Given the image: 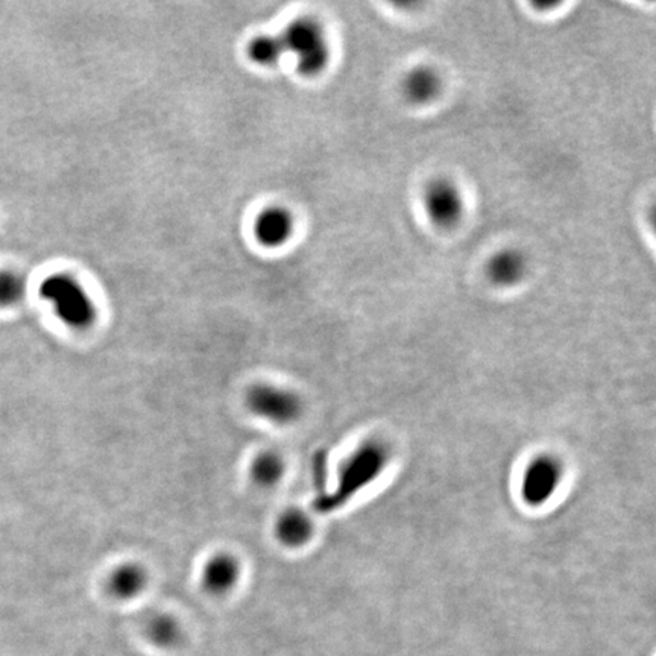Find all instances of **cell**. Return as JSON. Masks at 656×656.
Returning <instances> with one entry per match:
<instances>
[{
    "mask_svg": "<svg viewBox=\"0 0 656 656\" xmlns=\"http://www.w3.org/2000/svg\"><path fill=\"white\" fill-rule=\"evenodd\" d=\"M26 295V280L19 272L0 271V307L19 305Z\"/></svg>",
    "mask_w": 656,
    "mask_h": 656,
    "instance_id": "obj_15",
    "label": "cell"
},
{
    "mask_svg": "<svg viewBox=\"0 0 656 656\" xmlns=\"http://www.w3.org/2000/svg\"><path fill=\"white\" fill-rule=\"evenodd\" d=\"M486 278L499 287H512L526 278L529 260L521 249L514 247L501 248L486 260Z\"/></svg>",
    "mask_w": 656,
    "mask_h": 656,
    "instance_id": "obj_6",
    "label": "cell"
},
{
    "mask_svg": "<svg viewBox=\"0 0 656 656\" xmlns=\"http://www.w3.org/2000/svg\"><path fill=\"white\" fill-rule=\"evenodd\" d=\"M276 537L287 546H301L312 533V524L307 515L296 509H290L281 515L276 526Z\"/></svg>",
    "mask_w": 656,
    "mask_h": 656,
    "instance_id": "obj_10",
    "label": "cell"
},
{
    "mask_svg": "<svg viewBox=\"0 0 656 656\" xmlns=\"http://www.w3.org/2000/svg\"><path fill=\"white\" fill-rule=\"evenodd\" d=\"M399 89L409 104L417 107L432 104L443 93V75L430 64H417L403 75Z\"/></svg>",
    "mask_w": 656,
    "mask_h": 656,
    "instance_id": "obj_5",
    "label": "cell"
},
{
    "mask_svg": "<svg viewBox=\"0 0 656 656\" xmlns=\"http://www.w3.org/2000/svg\"><path fill=\"white\" fill-rule=\"evenodd\" d=\"M285 474V464L276 453H262L252 462L251 477L258 486H274L280 482Z\"/></svg>",
    "mask_w": 656,
    "mask_h": 656,
    "instance_id": "obj_12",
    "label": "cell"
},
{
    "mask_svg": "<svg viewBox=\"0 0 656 656\" xmlns=\"http://www.w3.org/2000/svg\"><path fill=\"white\" fill-rule=\"evenodd\" d=\"M247 405L252 414L274 424L294 423L301 414L295 392L272 383H258L248 390Z\"/></svg>",
    "mask_w": 656,
    "mask_h": 656,
    "instance_id": "obj_4",
    "label": "cell"
},
{
    "mask_svg": "<svg viewBox=\"0 0 656 656\" xmlns=\"http://www.w3.org/2000/svg\"><path fill=\"white\" fill-rule=\"evenodd\" d=\"M557 468L550 462H538L529 471L526 481V497L532 501H541L548 497L557 483Z\"/></svg>",
    "mask_w": 656,
    "mask_h": 656,
    "instance_id": "obj_11",
    "label": "cell"
},
{
    "mask_svg": "<svg viewBox=\"0 0 656 656\" xmlns=\"http://www.w3.org/2000/svg\"><path fill=\"white\" fill-rule=\"evenodd\" d=\"M285 52L283 40L276 35H262L249 44V55L252 60L263 66H272L280 61Z\"/></svg>",
    "mask_w": 656,
    "mask_h": 656,
    "instance_id": "obj_14",
    "label": "cell"
},
{
    "mask_svg": "<svg viewBox=\"0 0 656 656\" xmlns=\"http://www.w3.org/2000/svg\"><path fill=\"white\" fill-rule=\"evenodd\" d=\"M148 635L157 646L173 647L181 642L183 631L175 618L160 614L149 622Z\"/></svg>",
    "mask_w": 656,
    "mask_h": 656,
    "instance_id": "obj_13",
    "label": "cell"
},
{
    "mask_svg": "<svg viewBox=\"0 0 656 656\" xmlns=\"http://www.w3.org/2000/svg\"><path fill=\"white\" fill-rule=\"evenodd\" d=\"M421 207L426 219L433 227L455 229L465 216V193L452 178L436 176L423 187Z\"/></svg>",
    "mask_w": 656,
    "mask_h": 656,
    "instance_id": "obj_2",
    "label": "cell"
},
{
    "mask_svg": "<svg viewBox=\"0 0 656 656\" xmlns=\"http://www.w3.org/2000/svg\"><path fill=\"white\" fill-rule=\"evenodd\" d=\"M256 236L267 247H280L292 234V219L285 210L263 211L256 222Z\"/></svg>",
    "mask_w": 656,
    "mask_h": 656,
    "instance_id": "obj_8",
    "label": "cell"
},
{
    "mask_svg": "<svg viewBox=\"0 0 656 656\" xmlns=\"http://www.w3.org/2000/svg\"><path fill=\"white\" fill-rule=\"evenodd\" d=\"M240 576L236 558L227 553H219L216 557L210 558L202 571V586L211 595H225L233 590L238 584Z\"/></svg>",
    "mask_w": 656,
    "mask_h": 656,
    "instance_id": "obj_7",
    "label": "cell"
},
{
    "mask_svg": "<svg viewBox=\"0 0 656 656\" xmlns=\"http://www.w3.org/2000/svg\"><path fill=\"white\" fill-rule=\"evenodd\" d=\"M40 295L48 300L58 318L73 327H86L95 318V307L86 290L71 276L53 274L40 286Z\"/></svg>",
    "mask_w": 656,
    "mask_h": 656,
    "instance_id": "obj_1",
    "label": "cell"
},
{
    "mask_svg": "<svg viewBox=\"0 0 656 656\" xmlns=\"http://www.w3.org/2000/svg\"><path fill=\"white\" fill-rule=\"evenodd\" d=\"M286 52L295 53L303 75H318L330 60V49L323 28L314 20L301 19L290 23L281 35Z\"/></svg>",
    "mask_w": 656,
    "mask_h": 656,
    "instance_id": "obj_3",
    "label": "cell"
},
{
    "mask_svg": "<svg viewBox=\"0 0 656 656\" xmlns=\"http://www.w3.org/2000/svg\"><path fill=\"white\" fill-rule=\"evenodd\" d=\"M146 582V571L138 564H122L109 575V591L117 599H133L145 590Z\"/></svg>",
    "mask_w": 656,
    "mask_h": 656,
    "instance_id": "obj_9",
    "label": "cell"
}]
</instances>
